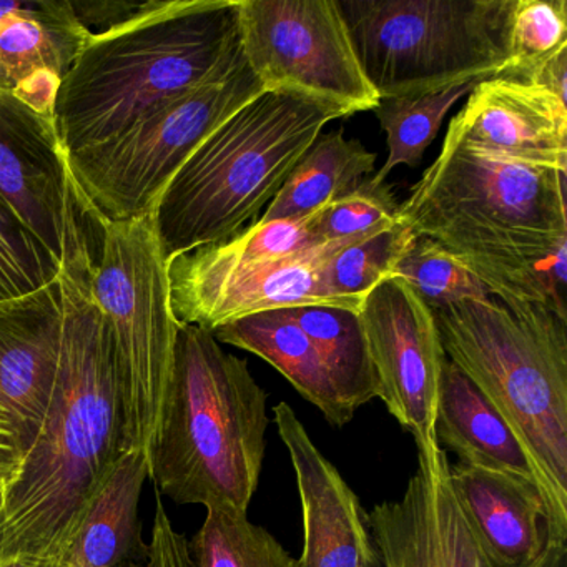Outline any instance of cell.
<instances>
[{
    "label": "cell",
    "instance_id": "6da1fadb",
    "mask_svg": "<svg viewBox=\"0 0 567 567\" xmlns=\"http://www.w3.org/2000/svg\"><path fill=\"white\" fill-rule=\"evenodd\" d=\"M97 255L62 261L61 350L41 427L0 499V560L58 557L124 453V414L107 324L92 293Z\"/></svg>",
    "mask_w": 567,
    "mask_h": 567
},
{
    "label": "cell",
    "instance_id": "7a4b0ae2",
    "mask_svg": "<svg viewBox=\"0 0 567 567\" xmlns=\"http://www.w3.org/2000/svg\"><path fill=\"white\" fill-rule=\"evenodd\" d=\"M566 174L477 151L447 131L398 221L446 248L499 300L550 305L564 317L546 260L567 240Z\"/></svg>",
    "mask_w": 567,
    "mask_h": 567
},
{
    "label": "cell",
    "instance_id": "3957f363",
    "mask_svg": "<svg viewBox=\"0 0 567 567\" xmlns=\"http://www.w3.org/2000/svg\"><path fill=\"white\" fill-rule=\"evenodd\" d=\"M240 0H147L87 44L62 81L54 125L65 155L101 144L157 105L234 68Z\"/></svg>",
    "mask_w": 567,
    "mask_h": 567
},
{
    "label": "cell",
    "instance_id": "277c9868",
    "mask_svg": "<svg viewBox=\"0 0 567 567\" xmlns=\"http://www.w3.org/2000/svg\"><path fill=\"white\" fill-rule=\"evenodd\" d=\"M441 344L503 414L533 464L554 543H567V318L489 295L433 310Z\"/></svg>",
    "mask_w": 567,
    "mask_h": 567
},
{
    "label": "cell",
    "instance_id": "5b68a950",
    "mask_svg": "<svg viewBox=\"0 0 567 567\" xmlns=\"http://www.w3.org/2000/svg\"><path fill=\"white\" fill-rule=\"evenodd\" d=\"M267 400L247 361L227 353L212 331L181 324L147 451L157 493L248 513L264 467Z\"/></svg>",
    "mask_w": 567,
    "mask_h": 567
},
{
    "label": "cell",
    "instance_id": "8992f818",
    "mask_svg": "<svg viewBox=\"0 0 567 567\" xmlns=\"http://www.w3.org/2000/svg\"><path fill=\"white\" fill-rule=\"evenodd\" d=\"M338 118L343 112L311 99L261 92L215 128L152 208L168 264L240 234Z\"/></svg>",
    "mask_w": 567,
    "mask_h": 567
},
{
    "label": "cell",
    "instance_id": "52a82bcc",
    "mask_svg": "<svg viewBox=\"0 0 567 567\" xmlns=\"http://www.w3.org/2000/svg\"><path fill=\"white\" fill-rule=\"evenodd\" d=\"M378 99L436 94L509 71L516 0H337Z\"/></svg>",
    "mask_w": 567,
    "mask_h": 567
},
{
    "label": "cell",
    "instance_id": "ba28073f",
    "mask_svg": "<svg viewBox=\"0 0 567 567\" xmlns=\"http://www.w3.org/2000/svg\"><path fill=\"white\" fill-rule=\"evenodd\" d=\"M92 293L107 324L124 414V451L147 454L174 367L178 324L168 260L152 215L102 221Z\"/></svg>",
    "mask_w": 567,
    "mask_h": 567
},
{
    "label": "cell",
    "instance_id": "9c48e42d",
    "mask_svg": "<svg viewBox=\"0 0 567 567\" xmlns=\"http://www.w3.org/2000/svg\"><path fill=\"white\" fill-rule=\"evenodd\" d=\"M264 92L247 59L142 115L121 134L68 155L101 221L151 214L178 168L228 117Z\"/></svg>",
    "mask_w": 567,
    "mask_h": 567
},
{
    "label": "cell",
    "instance_id": "30bf717a",
    "mask_svg": "<svg viewBox=\"0 0 567 567\" xmlns=\"http://www.w3.org/2000/svg\"><path fill=\"white\" fill-rule=\"evenodd\" d=\"M241 51L264 92H288L343 112L374 111L337 0H240Z\"/></svg>",
    "mask_w": 567,
    "mask_h": 567
},
{
    "label": "cell",
    "instance_id": "8fae6325",
    "mask_svg": "<svg viewBox=\"0 0 567 567\" xmlns=\"http://www.w3.org/2000/svg\"><path fill=\"white\" fill-rule=\"evenodd\" d=\"M358 238L331 241L285 260H237L215 245L181 255L168 264L172 310L178 324H195L208 331L251 315L287 308L360 311L364 298L333 293L323 277L324 264Z\"/></svg>",
    "mask_w": 567,
    "mask_h": 567
},
{
    "label": "cell",
    "instance_id": "7c38bea8",
    "mask_svg": "<svg viewBox=\"0 0 567 567\" xmlns=\"http://www.w3.org/2000/svg\"><path fill=\"white\" fill-rule=\"evenodd\" d=\"M0 197L35 240L62 261L99 254L102 221L75 184L54 121L0 92Z\"/></svg>",
    "mask_w": 567,
    "mask_h": 567
},
{
    "label": "cell",
    "instance_id": "4fadbf2b",
    "mask_svg": "<svg viewBox=\"0 0 567 567\" xmlns=\"http://www.w3.org/2000/svg\"><path fill=\"white\" fill-rule=\"evenodd\" d=\"M416 447V471L403 496L367 513L374 544L370 567H504L454 494L446 451L436 437ZM529 567H567V543H550Z\"/></svg>",
    "mask_w": 567,
    "mask_h": 567
},
{
    "label": "cell",
    "instance_id": "5bb4252c",
    "mask_svg": "<svg viewBox=\"0 0 567 567\" xmlns=\"http://www.w3.org/2000/svg\"><path fill=\"white\" fill-rule=\"evenodd\" d=\"M360 317L378 398L416 443L433 440L447 360L433 310L406 281L391 277L364 297Z\"/></svg>",
    "mask_w": 567,
    "mask_h": 567
},
{
    "label": "cell",
    "instance_id": "9a60e30c",
    "mask_svg": "<svg viewBox=\"0 0 567 567\" xmlns=\"http://www.w3.org/2000/svg\"><path fill=\"white\" fill-rule=\"evenodd\" d=\"M275 424L297 477L303 514L300 567H370L373 537L367 511L340 471L315 446L287 403L275 406Z\"/></svg>",
    "mask_w": 567,
    "mask_h": 567
},
{
    "label": "cell",
    "instance_id": "2e32d148",
    "mask_svg": "<svg viewBox=\"0 0 567 567\" xmlns=\"http://www.w3.org/2000/svg\"><path fill=\"white\" fill-rule=\"evenodd\" d=\"M447 131L477 151L567 171V104L534 82H480Z\"/></svg>",
    "mask_w": 567,
    "mask_h": 567
},
{
    "label": "cell",
    "instance_id": "e0dca14e",
    "mask_svg": "<svg viewBox=\"0 0 567 567\" xmlns=\"http://www.w3.org/2000/svg\"><path fill=\"white\" fill-rule=\"evenodd\" d=\"M61 290L52 284L0 300V413L22 456L44 420L61 350Z\"/></svg>",
    "mask_w": 567,
    "mask_h": 567
},
{
    "label": "cell",
    "instance_id": "ac0fdd59",
    "mask_svg": "<svg viewBox=\"0 0 567 567\" xmlns=\"http://www.w3.org/2000/svg\"><path fill=\"white\" fill-rule=\"evenodd\" d=\"M89 38L71 0H0V92L54 121L59 89Z\"/></svg>",
    "mask_w": 567,
    "mask_h": 567
},
{
    "label": "cell",
    "instance_id": "d6986e66",
    "mask_svg": "<svg viewBox=\"0 0 567 567\" xmlns=\"http://www.w3.org/2000/svg\"><path fill=\"white\" fill-rule=\"evenodd\" d=\"M450 481L484 546L504 567H529L553 540L549 516L533 483L470 464H450Z\"/></svg>",
    "mask_w": 567,
    "mask_h": 567
},
{
    "label": "cell",
    "instance_id": "ffe728a7",
    "mask_svg": "<svg viewBox=\"0 0 567 567\" xmlns=\"http://www.w3.org/2000/svg\"><path fill=\"white\" fill-rule=\"evenodd\" d=\"M147 480V454L124 451L85 504L68 543L55 557L62 567H121L147 553L138 520V504Z\"/></svg>",
    "mask_w": 567,
    "mask_h": 567
},
{
    "label": "cell",
    "instance_id": "44dd1931",
    "mask_svg": "<svg viewBox=\"0 0 567 567\" xmlns=\"http://www.w3.org/2000/svg\"><path fill=\"white\" fill-rule=\"evenodd\" d=\"M434 431L437 443L453 451L457 463L511 474L539 489L519 437L476 384L450 360L441 374Z\"/></svg>",
    "mask_w": 567,
    "mask_h": 567
},
{
    "label": "cell",
    "instance_id": "7402d4cb",
    "mask_svg": "<svg viewBox=\"0 0 567 567\" xmlns=\"http://www.w3.org/2000/svg\"><path fill=\"white\" fill-rule=\"evenodd\" d=\"M218 343L257 354L280 371L295 390L318 408L328 423L347 426L354 417L317 347L287 310L265 311L212 331Z\"/></svg>",
    "mask_w": 567,
    "mask_h": 567
},
{
    "label": "cell",
    "instance_id": "603a6c76",
    "mask_svg": "<svg viewBox=\"0 0 567 567\" xmlns=\"http://www.w3.org/2000/svg\"><path fill=\"white\" fill-rule=\"evenodd\" d=\"M377 154L343 131L321 134L295 165L260 221L298 220L320 212L373 174Z\"/></svg>",
    "mask_w": 567,
    "mask_h": 567
},
{
    "label": "cell",
    "instance_id": "cb8c5ba5",
    "mask_svg": "<svg viewBox=\"0 0 567 567\" xmlns=\"http://www.w3.org/2000/svg\"><path fill=\"white\" fill-rule=\"evenodd\" d=\"M287 313L317 347L354 413L378 398L377 374L360 311L303 307L287 308Z\"/></svg>",
    "mask_w": 567,
    "mask_h": 567
},
{
    "label": "cell",
    "instance_id": "d4e9b609",
    "mask_svg": "<svg viewBox=\"0 0 567 567\" xmlns=\"http://www.w3.org/2000/svg\"><path fill=\"white\" fill-rule=\"evenodd\" d=\"M188 549L194 567H300L267 529L228 506L208 507Z\"/></svg>",
    "mask_w": 567,
    "mask_h": 567
},
{
    "label": "cell",
    "instance_id": "484cf974",
    "mask_svg": "<svg viewBox=\"0 0 567 567\" xmlns=\"http://www.w3.org/2000/svg\"><path fill=\"white\" fill-rule=\"evenodd\" d=\"M474 87L476 82L436 94L381 99L373 112L386 134L388 158L381 171L371 178L377 184H383L398 165L417 167L436 138L447 112L460 99L470 95Z\"/></svg>",
    "mask_w": 567,
    "mask_h": 567
},
{
    "label": "cell",
    "instance_id": "4316f807",
    "mask_svg": "<svg viewBox=\"0 0 567 567\" xmlns=\"http://www.w3.org/2000/svg\"><path fill=\"white\" fill-rule=\"evenodd\" d=\"M414 240L413 231L401 221L364 235L344 245L324 264V281L333 293L363 300L373 288L394 277L398 261Z\"/></svg>",
    "mask_w": 567,
    "mask_h": 567
},
{
    "label": "cell",
    "instance_id": "83f0119b",
    "mask_svg": "<svg viewBox=\"0 0 567 567\" xmlns=\"http://www.w3.org/2000/svg\"><path fill=\"white\" fill-rule=\"evenodd\" d=\"M394 277L406 281L431 310L491 295L456 257L430 238L416 237L398 261Z\"/></svg>",
    "mask_w": 567,
    "mask_h": 567
},
{
    "label": "cell",
    "instance_id": "f1b7e54d",
    "mask_svg": "<svg viewBox=\"0 0 567 567\" xmlns=\"http://www.w3.org/2000/svg\"><path fill=\"white\" fill-rule=\"evenodd\" d=\"M400 204L393 185L377 184L371 177L310 217V230L321 244L351 240L391 227L398 221Z\"/></svg>",
    "mask_w": 567,
    "mask_h": 567
},
{
    "label": "cell",
    "instance_id": "f546056e",
    "mask_svg": "<svg viewBox=\"0 0 567 567\" xmlns=\"http://www.w3.org/2000/svg\"><path fill=\"white\" fill-rule=\"evenodd\" d=\"M509 45L513 64L501 78L527 81L539 65L567 49L566 0H516Z\"/></svg>",
    "mask_w": 567,
    "mask_h": 567
},
{
    "label": "cell",
    "instance_id": "4dcf8cb0",
    "mask_svg": "<svg viewBox=\"0 0 567 567\" xmlns=\"http://www.w3.org/2000/svg\"><path fill=\"white\" fill-rule=\"evenodd\" d=\"M58 274V261L0 197V300L39 290Z\"/></svg>",
    "mask_w": 567,
    "mask_h": 567
},
{
    "label": "cell",
    "instance_id": "1f68e13d",
    "mask_svg": "<svg viewBox=\"0 0 567 567\" xmlns=\"http://www.w3.org/2000/svg\"><path fill=\"white\" fill-rule=\"evenodd\" d=\"M310 230V217L298 220L260 221L248 225L230 240L215 245L237 260H285L321 247Z\"/></svg>",
    "mask_w": 567,
    "mask_h": 567
},
{
    "label": "cell",
    "instance_id": "d6a6232c",
    "mask_svg": "<svg viewBox=\"0 0 567 567\" xmlns=\"http://www.w3.org/2000/svg\"><path fill=\"white\" fill-rule=\"evenodd\" d=\"M157 509H155L154 527L147 553L141 559L131 560L121 567H194L192 566L188 539L178 533L165 513L164 504L157 493Z\"/></svg>",
    "mask_w": 567,
    "mask_h": 567
},
{
    "label": "cell",
    "instance_id": "836d02e7",
    "mask_svg": "<svg viewBox=\"0 0 567 567\" xmlns=\"http://www.w3.org/2000/svg\"><path fill=\"white\" fill-rule=\"evenodd\" d=\"M72 9L82 28L91 35H101L141 11L144 2L127 0H71Z\"/></svg>",
    "mask_w": 567,
    "mask_h": 567
},
{
    "label": "cell",
    "instance_id": "e575fe53",
    "mask_svg": "<svg viewBox=\"0 0 567 567\" xmlns=\"http://www.w3.org/2000/svg\"><path fill=\"white\" fill-rule=\"evenodd\" d=\"M527 81L543 85L547 91L553 92L560 101L567 99V49L557 52L549 61L536 69Z\"/></svg>",
    "mask_w": 567,
    "mask_h": 567
},
{
    "label": "cell",
    "instance_id": "d590c367",
    "mask_svg": "<svg viewBox=\"0 0 567 567\" xmlns=\"http://www.w3.org/2000/svg\"><path fill=\"white\" fill-rule=\"evenodd\" d=\"M22 461L18 437L8 417L0 413V499Z\"/></svg>",
    "mask_w": 567,
    "mask_h": 567
},
{
    "label": "cell",
    "instance_id": "8d00e7d4",
    "mask_svg": "<svg viewBox=\"0 0 567 567\" xmlns=\"http://www.w3.org/2000/svg\"><path fill=\"white\" fill-rule=\"evenodd\" d=\"M0 567H62L54 557H14V559L0 560Z\"/></svg>",
    "mask_w": 567,
    "mask_h": 567
}]
</instances>
